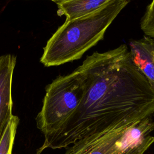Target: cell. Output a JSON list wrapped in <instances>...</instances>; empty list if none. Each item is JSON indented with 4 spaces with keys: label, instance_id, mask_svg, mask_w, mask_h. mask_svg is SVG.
<instances>
[{
    "label": "cell",
    "instance_id": "6da1fadb",
    "mask_svg": "<svg viewBox=\"0 0 154 154\" xmlns=\"http://www.w3.org/2000/svg\"><path fill=\"white\" fill-rule=\"evenodd\" d=\"M85 91L76 109L48 148H66L81 138L154 115V87L132 61L126 45L95 52L79 66Z\"/></svg>",
    "mask_w": 154,
    "mask_h": 154
},
{
    "label": "cell",
    "instance_id": "7a4b0ae2",
    "mask_svg": "<svg viewBox=\"0 0 154 154\" xmlns=\"http://www.w3.org/2000/svg\"><path fill=\"white\" fill-rule=\"evenodd\" d=\"M129 0H111L87 15L66 19L48 40L40 62L46 67L76 60L101 40L106 30Z\"/></svg>",
    "mask_w": 154,
    "mask_h": 154
},
{
    "label": "cell",
    "instance_id": "3957f363",
    "mask_svg": "<svg viewBox=\"0 0 154 154\" xmlns=\"http://www.w3.org/2000/svg\"><path fill=\"white\" fill-rule=\"evenodd\" d=\"M85 91V76L79 67L70 74L57 77L47 86L42 109L35 118L37 127L44 136L36 154L48 148L78 108Z\"/></svg>",
    "mask_w": 154,
    "mask_h": 154
},
{
    "label": "cell",
    "instance_id": "277c9868",
    "mask_svg": "<svg viewBox=\"0 0 154 154\" xmlns=\"http://www.w3.org/2000/svg\"><path fill=\"white\" fill-rule=\"evenodd\" d=\"M152 116L124 123L76 141L64 154H143L154 142Z\"/></svg>",
    "mask_w": 154,
    "mask_h": 154
},
{
    "label": "cell",
    "instance_id": "5b68a950",
    "mask_svg": "<svg viewBox=\"0 0 154 154\" xmlns=\"http://www.w3.org/2000/svg\"><path fill=\"white\" fill-rule=\"evenodd\" d=\"M16 61L12 54L0 57V141L13 116L11 87Z\"/></svg>",
    "mask_w": 154,
    "mask_h": 154
},
{
    "label": "cell",
    "instance_id": "8992f818",
    "mask_svg": "<svg viewBox=\"0 0 154 154\" xmlns=\"http://www.w3.org/2000/svg\"><path fill=\"white\" fill-rule=\"evenodd\" d=\"M132 61L154 87V40L144 37L129 45Z\"/></svg>",
    "mask_w": 154,
    "mask_h": 154
},
{
    "label": "cell",
    "instance_id": "52a82bcc",
    "mask_svg": "<svg viewBox=\"0 0 154 154\" xmlns=\"http://www.w3.org/2000/svg\"><path fill=\"white\" fill-rule=\"evenodd\" d=\"M111 0H64L57 2V13L66 19H72L90 14Z\"/></svg>",
    "mask_w": 154,
    "mask_h": 154
},
{
    "label": "cell",
    "instance_id": "ba28073f",
    "mask_svg": "<svg viewBox=\"0 0 154 154\" xmlns=\"http://www.w3.org/2000/svg\"><path fill=\"white\" fill-rule=\"evenodd\" d=\"M19 118L13 116L0 141V154H12Z\"/></svg>",
    "mask_w": 154,
    "mask_h": 154
},
{
    "label": "cell",
    "instance_id": "9c48e42d",
    "mask_svg": "<svg viewBox=\"0 0 154 154\" xmlns=\"http://www.w3.org/2000/svg\"><path fill=\"white\" fill-rule=\"evenodd\" d=\"M141 28L147 37L154 40V0L147 8L141 20Z\"/></svg>",
    "mask_w": 154,
    "mask_h": 154
},
{
    "label": "cell",
    "instance_id": "30bf717a",
    "mask_svg": "<svg viewBox=\"0 0 154 154\" xmlns=\"http://www.w3.org/2000/svg\"><path fill=\"white\" fill-rule=\"evenodd\" d=\"M51 1H54V2H56V3H57V2H60V1H64V0H51Z\"/></svg>",
    "mask_w": 154,
    "mask_h": 154
}]
</instances>
